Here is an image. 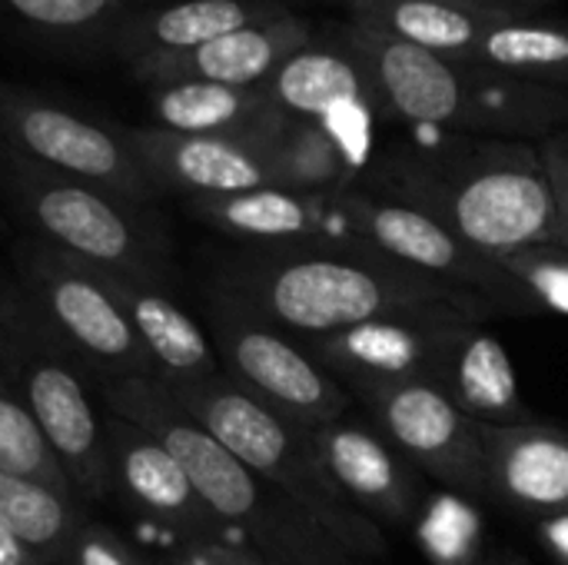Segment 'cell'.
Masks as SVG:
<instances>
[{
  "label": "cell",
  "instance_id": "83f0119b",
  "mask_svg": "<svg viewBox=\"0 0 568 565\" xmlns=\"http://www.w3.org/2000/svg\"><path fill=\"white\" fill-rule=\"evenodd\" d=\"M270 176L273 186L296 193H336L349 190L356 167L339 147V140L316 120L286 117L280 120L270 147Z\"/></svg>",
  "mask_w": 568,
  "mask_h": 565
},
{
  "label": "cell",
  "instance_id": "6da1fadb",
  "mask_svg": "<svg viewBox=\"0 0 568 565\" xmlns=\"http://www.w3.org/2000/svg\"><path fill=\"white\" fill-rule=\"evenodd\" d=\"M213 286L226 290L283 333L306 340L336 336L359 323L429 303H456L483 320L466 296L389 260L363 240L250 246L220 266Z\"/></svg>",
  "mask_w": 568,
  "mask_h": 565
},
{
  "label": "cell",
  "instance_id": "e0dca14e",
  "mask_svg": "<svg viewBox=\"0 0 568 565\" xmlns=\"http://www.w3.org/2000/svg\"><path fill=\"white\" fill-rule=\"evenodd\" d=\"M316 453L346 500L383 526H409L423 500V473L373 426L346 416L313 433Z\"/></svg>",
  "mask_w": 568,
  "mask_h": 565
},
{
  "label": "cell",
  "instance_id": "ac0fdd59",
  "mask_svg": "<svg viewBox=\"0 0 568 565\" xmlns=\"http://www.w3.org/2000/svg\"><path fill=\"white\" fill-rule=\"evenodd\" d=\"M190 213L213 230L250 246H323L359 240L336 193H296L283 186H260L230 196L186 200Z\"/></svg>",
  "mask_w": 568,
  "mask_h": 565
},
{
  "label": "cell",
  "instance_id": "8fae6325",
  "mask_svg": "<svg viewBox=\"0 0 568 565\" xmlns=\"http://www.w3.org/2000/svg\"><path fill=\"white\" fill-rule=\"evenodd\" d=\"M343 210L363 243L449 286L479 313H539V303L503 263L463 243L429 213L383 193H366L359 186L343 190Z\"/></svg>",
  "mask_w": 568,
  "mask_h": 565
},
{
  "label": "cell",
  "instance_id": "5bb4252c",
  "mask_svg": "<svg viewBox=\"0 0 568 565\" xmlns=\"http://www.w3.org/2000/svg\"><path fill=\"white\" fill-rule=\"evenodd\" d=\"M263 93L286 117L323 123L359 170L369 150L373 117H383V103L366 67L339 37L310 40L263 83Z\"/></svg>",
  "mask_w": 568,
  "mask_h": 565
},
{
  "label": "cell",
  "instance_id": "44dd1931",
  "mask_svg": "<svg viewBox=\"0 0 568 565\" xmlns=\"http://www.w3.org/2000/svg\"><path fill=\"white\" fill-rule=\"evenodd\" d=\"M136 340L143 343L156 380L196 383L223 373L210 333L180 306L166 280L103 270Z\"/></svg>",
  "mask_w": 568,
  "mask_h": 565
},
{
  "label": "cell",
  "instance_id": "ab89813d",
  "mask_svg": "<svg viewBox=\"0 0 568 565\" xmlns=\"http://www.w3.org/2000/svg\"><path fill=\"white\" fill-rule=\"evenodd\" d=\"M13 296H17V280H13V273H3L0 270V306L10 303Z\"/></svg>",
  "mask_w": 568,
  "mask_h": 565
},
{
  "label": "cell",
  "instance_id": "d6a6232c",
  "mask_svg": "<svg viewBox=\"0 0 568 565\" xmlns=\"http://www.w3.org/2000/svg\"><path fill=\"white\" fill-rule=\"evenodd\" d=\"M539 160H542V170H546L549 186H552L556 216H559V240L568 246V127H559L549 137H542Z\"/></svg>",
  "mask_w": 568,
  "mask_h": 565
},
{
  "label": "cell",
  "instance_id": "8992f818",
  "mask_svg": "<svg viewBox=\"0 0 568 565\" xmlns=\"http://www.w3.org/2000/svg\"><path fill=\"white\" fill-rule=\"evenodd\" d=\"M0 203L20 236L100 270L170 283V236L153 206L53 173L0 143Z\"/></svg>",
  "mask_w": 568,
  "mask_h": 565
},
{
  "label": "cell",
  "instance_id": "8d00e7d4",
  "mask_svg": "<svg viewBox=\"0 0 568 565\" xmlns=\"http://www.w3.org/2000/svg\"><path fill=\"white\" fill-rule=\"evenodd\" d=\"M156 565H210L190 543H183V546H176V553L173 556H166V559H160Z\"/></svg>",
  "mask_w": 568,
  "mask_h": 565
},
{
  "label": "cell",
  "instance_id": "d4e9b609",
  "mask_svg": "<svg viewBox=\"0 0 568 565\" xmlns=\"http://www.w3.org/2000/svg\"><path fill=\"white\" fill-rule=\"evenodd\" d=\"M496 13L503 10L453 3V0H386V3H366L349 10V20L376 33H386L393 40L429 50L436 57L473 63L476 43Z\"/></svg>",
  "mask_w": 568,
  "mask_h": 565
},
{
  "label": "cell",
  "instance_id": "4316f807",
  "mask_svg": "<svg viewBox=\"0 0 568 565\" xmlns=\"http://www.w3.org/2000/svg\"><path fill=\"white\" fill-rule=\"evenodd\" d=\"M87 513L73 493H60L40 480L0 473V523L43 563L63 565Z\"/></svg>",
  "mask_w": 568,
  "mask_h": 565
},
{
  "label": "cell",
  "instance_id": "d590c367",
  "mask_svg": "<svg viewBox=\"0 0 568 565\" xmlns=\"http://www.w3.org/2000/svg\"><path fill=\"white\" fill-rule=\"evenodd\" d=\"M0 565H50L43 563L37 553H30L3 523H0Z\"/></svg>",
  "mask_w": 568,
  "mask_h": 565
},
{
  "label": "cell",
  "instance_id": "7a4b0ae2",
  "mask_svg": "<svg viewBox=\"0 0 568 565\" xmlns=\"http://www.w3.org/2000/svg\"><path fill=\"white\" fill-rule=\"evenodd\" d=\"M379 180L383 196L429 213L496 263L559 240L552 186L529 143L449 137L423 150L399 147L379 160Z\"/></svg>",
  "mask_w": 568,
  "mask_h": 565
},
{
  "label": "cell",
  "instance_id": "603a6c76",
  "mask_svg": "<svg viewBox=\"0 0 568 565\" xmlns=\"http://www.w3.org/2000/svg\"><path fill=\"white\" fill-rule=\"evenodd\" d=\"M150 127L173 133H203V137H246L270 143L283 110L263 93V87H226L203 80H180L143 87Z\"/></svg>",
  "mask_w": 568,
  "mask_h": 565
},
{
  "label": "cell",
  "instance_id": "d6986e66",
  "mask_svg": "<svg viewBox=\"0 0 568 565\" xmlns=\"http://www.w3.org/2000/svg\"><path fill=\"white\" fill-rule=\"evenodd\" d=\"M313 40V30L303 17L283 10L276 17L246 23L230 30L210 43H200L183 53L153 57L130 63L126 73L143 87L180 83V80H203V83H226V87H263L296 50Z\"/></svg>",
  "mask_w": 568,
  "mask_h": 565
},
{
  "label": "cell",
  "instance_id": "2e32d148",
  "mask_svg": "<svg viewBox=\"0 0 568 565\" xmlns=\"http://www.w3.org/2000/svg\"><path fill=\"white\" fill-rule=\"evenodd\" d=\"M130 140L160 196L176 193L183 200H203L273 186L270 143L263 140L173 133L150 123L130 127Z\"/></svg>",
  "mask_w": 568,
  "mask_h": 565
},
{
  "label": "cell",
  "instance_id": "277c9868",
  "mask_svg": "<svg viewBox=\"0 0 568 565\" xmlns=\"http://www.w3.org/2000/svg\"><path fill=\"white\" fill-rule=\"evenodd\" d=\"M336 37L366 67L386 120L463 133H542L568 120V93L479 63L436 57L346 20Z\"/></svg>",
  "mask_w": 568,
  "mask_h": 565
},
{
  "label": "cell",
  "instance_id": "836d02e7",
  "mask_svg": "<svg viewBox=\"0 0 568 565\" xmlns=\"http://www.w3.org/2000/svg\"><path fill=\"white\" fill-rule=\"evenodd\" d=\"M210 565H273L240 543H190Z\"/></svg>",
  "mask_w": 568,
  "mask_h": 565
},
{
  "label": "cell",
  "instance_id": "ffe728a7",
  "mask_svg": "<svg viewBox=\"0 0 568 565\" xmlns=\"http://www.w3.org/2000/svg\"><path fill=\"white\" fill-rule=\"evenodd\" d=\"M483 426V423H479ZM489 493L536 519L568 513V433L546 423L483 426Z\"/></svg>",
  "mask_w": 568,
  "mask_h": 565
},
{
  "label": "cell",
  "instance_id": "f35d334b",
  "mask_svg": "<svg viewBox=\"0 0 568 565\" xmlns=\"http://www.w3.org/2000/svg\"><path fill=\"white\" fill-rule=\"evenodd\" d=\"M349 10H356V7H366V3H386V0H343ZM453 3H473V7H489V10H499L493 0H453Z\"/></svg>",
  "mask_w": 568,
  "mask_h": 565
},
{
  "label": "cell",
  "instance_id": "52a82bcc",
  "mask_svg": "<svg viewBox=\"0 0 568 565\" xmlns=\"http://www.w3.org/2000/svg\"><path fill=\"white\" fill-rule=\"evenodd\" d=\"M0 373L53 450L73 493L87 503L113 496L106 416L97 413L73 360L30 313L20 286L0 306Z\"/></svg>",
  "mask_w": 568,
  "mask_h": 565
},
{
  "label": "cell",
  "instance_id": "9a60e30c",
  "mask_svg": "<svg viewBox=\"0 0 568 565\" xmlns=\"http://www.w3.org/2000/svg\"><path fill=\"white\" fill-rule=\"evenodd\" d=\"M110 483L133 513L183 543H233L223 523L193 490L183 466L143 430L106 413Z\"/></svg>",
  "mask_w": 568,
  "mask_h": 565
},
{
  "label": "cell",
  "instance_id": "484cf974",
  "mask_svg": "<svg viewBox=\"0 0 568 565\" xmlns=\"http://www.w3.org/2000/svg\"><path fill=\"white\" fill-rule=\"evenodd\" d=\"M473 63L546 87H568V23L503 10L479 37Z\"/></svg>",
  "mask_w": 568,
  "mask_h": 565
},
{
  "label": "cell",
  "instance_id": "74e56055",
  "mask_svg": "<svg viewBox=\"0 0 568 565\" xmlns=\"http://www.w3.org/2000/svg\"><path fill=\"white\" fill-rule=\"evenodd\" d=\"M493 3L509 13H539L542 3H549V0H493Z\"/></svg>",
  "mask_w": 568,
  "mask_h": 565
},
{
  "label": "cell",
  "instance_id": "3957f363",
  "mask_svg": "<svg viewBox=\"0 0 568 565\" xmlns=\"http://www.w3.org/2000/svg\"><path fill=\"white\" fill-rule=\"evenodd\" d=\"M106 413L153 436L190 476L200 500L233 543L273 565H366L333 543L280 490L226 453L156 376H130L100 386Z\"/></svg>",
  "mask_w": 568,
  "mask_h": 565
},
{
  "label": "cell",
  "instance_id": "1f68e13d",
  "mask_svg": "<svg viewBox=\"0 0 568 565\" xmlns=\"http://www.w3.org/2000/svg\"><path fill=\"white\" fill-rule=\"evenodd\" d=\"M63 565H156L146 563L140 556V549L133 543H126L116 529L103 526V523H93L90 516L80 523L73 543H70V553Z\"/></svg>",
  "mask_w": 568,
  "mask_h": 565
},
{
  "label": "cell",
  "instance_id": "5b68a950",
  "mask_svg": "<svg viewBox=\"0 0 568 565\" xmlns=\"http://www.w3.org/2000/svg\"><path fill=\"white\" fill-rule=\"evenodd\" d=\"M163 386L226 453H233L263 483L280 490L353 559L373 565L389 556L383 529L366 519L333 483L310 430L253 400L226 373Z\"/></svg>",
  "mask_w": 568,
  "mask_h": 565
},
{
  "label": "cell",
  "instance_id": "60d3db41",
  "mask_svg": "<svg viewBox=\"0 0 568 565\" xmlns=\"http://www.w3.org/2000/svg\"><path fill=\"white\" fill-rule=\"evenodd\" d=\"M0 236H10V240H13V226H10V220H7L3 203H0Z\"/></svg>",
  "mask_w": 568,
  "mask_h": 565
},
{
  "label": "cell",
  "instance_id": "7402d4cb",
  "mask_svg": "<svg viewBox=\"0 0 568 565\" xmlns=\"http://www.w3.org/2000/svg\"><path fill=\"white\" fill-rule=\"evenodd\" d=\"M283 10L286 7H280L276 0H156L136 7L120 20L106 43V53L130 67L140 60L193 50Z\"/></svg>",
  "mask_w": 568,
  "mask_h": 565
},
{
  "label": "cell",
  "instance_id": "f546056e",
  "mask_svg": "<svg viewBox=\"0 0 568 565\" xmlns=\"http://www.w3.org/2000/svg\"><path fill=\"white\" fill-rule=\"evenodd\" d=\"M0 473L30 476V480H40L60 493H73V486H70L67 473L60 470L53 450L40 436L37 423L30 420L27 406L20 403V396L13 393V386L7 383L3 373H0Z\"/></svg>",
  "mask_w": 568,
  "mask_h": 565
},
{
  "label": "cell",
  "instance_id": "4fadbf2b",
  "mask_svg": "<svg viewBox=\"0 0 568 565\" xmlns=\"http://www.w3.org/2000/svg\"><path fill=\"white\" fill-rule=\"evenodd\" d=\"M376 430L423 473L459 493H489L483 426L469 420L436 383L409 380L359 393Z\"/></svg>",
  "mask_w": 568,
  "mask_h": 565
},
{
  "label": "cell",
  "instance_id": "ba28073f",
  "mask_svg": "<svg viewBox=\"0 0 568 565\" xmlns=\"http://www.w3.org/2000/svg\"><path fill=\"white\" fill-rule=\"evenodd\" d=\"M10 273L40 326L97 386L156 376L100 266L17 233L10 240Z\"/></svg>",
  "mask_w": 568,
  "mask_h": 565
},
{
  "label": "cell",
  "instance_id": "f1b7e54d",
  "mask_svg": "<svg viewBox=\"0 0 568 565\" xmlns=\"http://www.w3.org/2000/svg\"><path fill=\"white\" fill-rule=\"evenodd\" d=\"M156 0H0L3 20L60 50H106L126 13Z\"/></svg>",
  "mask_w": 568,
  "mask_h": 565
},
{
  "label": "cell",
  "instance_id": "e575fe53",
  "mask_svg": "<svg viewBox=\"0 0 568 565\" xmlns=\"http://www.w3.org/2000/svg\"><path fill=\"white\" fill-rule=\"evenodd\" d=\"M536 533H539V543L549 549V556L559 565H568V513L539 519Z\"/></svg>",
  "mask_w": 568,
  "mask_h": 565
},
{
  "label": "cell",
  "instance_id": "4dcf8cb0",
  "mask_svg": "<svg viewBox=\"0 0 568 565\" xmlns=\"http://www.w3.org/2000/svg\"><path fill=\"white\" fill-rule=\"evenodd\" d=\"M503 266L529 290L539 310L566 313L568 316V246L559 240L523 246L506 256Z\"/></svg>",
  "mask_w": 568,
  "mask_h": 565
},
{
  "label": "cell",
  "instance_id": "9c48e42d",
  "mask_svg": "<svg viewBox=\"0 0 568 565\" xmlns=\"http://www.w3.org/2000/svg\"><path fill=\"white\" fill-rule=\"evenodd\" d=\"M0 143L130 203L153 206L160 196L133 150L130 127L50 90L0 80Z\"/></svg>",
  "mask_w": 568,
  "mask_h": 565
},
{
  "label": "cell",
  "instance_id": "7c38bea8",
  "mask_svg": "<svg viewBox=\"0 0 568 565\" xmlns=\"http://www.w3.org/2000/svg\"><path fill=\"white\" fill-rule=\"evenodd\" d=\"M479 320L456 303H429L416 310H399L336 336L306 340L303 346L353 393L376 386L426 380L436 383L449 340L469 323Z\"/></svg>",
  "mask_w": 568,
  "mask_h": 565
},
{
  "label": "cell",
  "instance_id": "30bf717a",
  "mask_svg": "<svg viewBox=\"0 0 568 565\" xmlns=\"http://www.w3.org/2000/svg\"><path fill=\"white\" fill-rule=\"evenodd\" d=\"M206 333L220 370L290 423L316 433L349 413L353 393L303 343L220 286L206 296Z\"/></svg>",
  "mask_w": 568,
  "mask_h": 565
},
{
  "label": "cell",
  "instance_id": "cb8c5ba5",
  "mask_svg": "<svg viewBox=\"0 0 568 565\" xmlns=\"http://www.w3.org/2000/svg\"><path fill=\"white\" fill-rule=\"evenodd\" d=\"M436 386L476 423L483 426H516L532 423L529 406L523 403L516 366L506 346L483 330L479 320H469L446 350Z\"/></svg>",
  "mask_w": 568,
  "mask_h": 565
}]
</instances>
